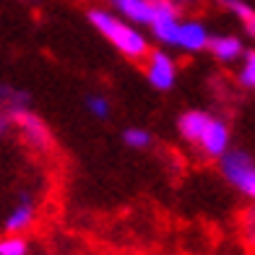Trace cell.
Here are the masks:
<instances>
[{
	"label": "cell",
	"mask_w": 255,
	"mask_h": 255,
	"mask_svg": "<svg viewBox=\"0 0 255 255\" xmlns=\"http://www.w3.org/2000/svg\"><path fill=\"white\" fill-rule=\"evenodd\" d=\"M89 21H91V24H94L125 57H130V60H141V57L148 55V42H146V37H143V34L138 31L133 24H125V21H120L118 16L107 13V10H91Z\"/></svg>",
	"instance_id": "1"
},
{
	"label": "cell",
	"mask_w": 255,
	"mask_h": 255,
	"mask_svg": "<svg viewBox=\"0 0 255 255\" xmlns=\"http://www.w3.org/2000/svg\"><path fill=\"white\" fill-rule=\"evenodd\" d=\"M222 172L224 177L240 188L245 195H255V167H253V156L248 151H227L222 154Z\"/></svg>",
	"instance_id": "2"
},
{
	"label": "cell",
	"mask_w": 255,
	"mask_h": 255,
	"mask_svg": "<svg viewBox=\"0 0 255 255\" xmlns=\"http://www.w3.org/2000/svg\"><path fill=\"white\" fill-rule=\"evenodd\" d=\"M146 76L148 81H151L154 89H169L172 84H175V60L167 55V52H151L148 55V68H146Z\"/></svg>",
	"instance_id": "3"
},
{
	"label": "cell",
	"mask_w": 255,
	"mask_h": 255,
	"mask_svg": "<svg viewBox=\"0 0 255 255\" xmlns=\"http://www.w3.org/2000/svg\"><path fill=\"white\" fill-rule=\"evenodd\" d=\"M8 118H13V120L21 125V130H24L26 141H29L34 148H47V146H50V133H47V128H44V123H42L39 118H34L31 112H24V110L13 107Z\"/></svg>",
	"instance_id": "4"
},
{
	"label": "cell",
	"mask_w": 255,
	"mask_h": 255,
	"mask_svg": "<svg viewBox=\"0 0 255 255\" xmlns=\"http://www.w3.org/2000/svg\"><path fill=\"white\" fill-rule=\"evenodd\" d=\"M198 143L203 148V154L208 156H222L229 148V128L222 120H208V125L203 128V133L198 138Z\"/></svg>",
	"instance_id": "5"
},
{
	"label": "cell",
	"mask_w": 255,
	"mask_h": 255,
	"mask_svg": "<svg viewBox=\"0 0 255 255\" xmlns=\"http://www.w3.org/2000/svg\"><path fill=\"white\" fill-rule=\"evenodd\" d=\"M177 47L188 50V52H201L206 50L208 44V31L201 21H182L177 26V39H175Z\"/></svg>",
	"instance_id": "6"
},
{
	"label": "cell",
	"mask_w": 255,
	"mask_h": 255,
	"mask_svg": "<svg viewBox=\"0 0 255 255\" xmlns=\"http://www.w3.org/2000/svg\"><path fill=\"white\" fill-rule=\"evenodd\" d=\"M120 16L133 24H148L151 21V0H112Z\"/></svg>",
	"instance_id": "7"
},
{
	"label": "cell",
	"mask_w": 255,
	"mask_h": 255,
	"mask_svg": "<svg viewBox=\"0 0 255 255\" xmlns=\"http://www.w3.org/2000/svg\"><path fill=\"white\" fill-rule=\"evenodd\" d=\"M206 47H211V52L219 57L222 63H235L237 57L245 55V50H242V42L237 37H208V44Z\"/></svg>",
	"instance_id": "8"
},
{
	"label": "cell",
	"mask_w": 255,
	"mask_h": 255,
	"mask_svg": "<svg viewBox=\"0 0 255 255\" xmlns=\"http://www.w3.org/2000/svg\"><path fill=\"white\" fill-rule=\"evenodd\" d=\"M208 115L206 112H198V110H193V112H185L182 118H180V133L188 138V141H198L201 133H203V128L208 125Z\"/></svg>",
	"instance_id": "9"
},
{
	"label": "cell",
	"mask_w": 255,
	"mask_h": 255,
	"mask_svg": "<svg viewBox=\"0 0 255 255\" xmlns=\"http://www.w3.org/2000/svg\"><path fill=\"white\" fill-rule=\"evenodd\" d=\"M31 219H34V208L29 203H21L13 214L8 216V222H5V229L10 232V235H18L21 229H26L31 224Z\"/></svg>",
	"instance_id": "10"
},
{
	"label": "cell",
	"mask_w": 255,
	"mask_h": 255,
	"mask_svg": "<svg viewBox=\"0 0 255 255\" xmlns=\"http://www.w3.org/2000/svg\"><path fill=\"white\" fill-rule=\"evenodd\" d=\"M148 26L154 29V37H156L159 42L175 44V39H177V26H180V18H159V21H151Z\"/></svg>",
	"instance_id": "11"
},
{
	"label": "cell",
	"mask_w": 255,
	"mask_h": 255,
	"mask_svg": "<svg viewBox=\"0 0 255 255\" xmlns=\"http://www.w3.org/2000/svg\"><path fill=\"white\" fill-rule=\"evenodd\" d=\"M222 3H224L227 8H232L242 21H245V29H248L250 34L255 31V13H253V8H250L248 3H242V0H222Z\"/></svg>",
	"instance_id": "12"
},
{
	"label": "cell",
	"mask_w": 255,
	"mask_h": 255,
	"mask_svg": "<svg viewBox=\"0 0 255 255\" xmlns=\"http://www.w3.org/2000/svg\"><path fill=\"white\" fill-rule=\"evenodd\" d=\"M0 255H26V242L16 235L0 240Z\"/></svg>",
	"instance_id": "13"
},
{
	"label": "cell",
	"mask_w": 255,
	"mask_h": 255,
	"mask_svg": "<svg viewBox=\"0 0 255 255\" xmlns=\"http://www.w3.org/2000/svg\"><path fill=\"white\" fill-rule=\"evenodd\" d=\"M240 84L245 89L255 86V52L253 50L245 55V65H242V71H240Z\"/></svg>",
	"instance_id": "14"
},
{
	"label": "cell",
	"mask_w": 255,
	"mask_h": 255,
	"mask_svg": "<svg viewBox=\"0 0 255 255\" xmlns=\"http://www.w3.org/2000/svg\"><path fill=\"white\" fill-rule=\"evenodd\" d=\"M125 143L133 148H146L151 143V135L146 130H141V128H130V130H125Z\"/></svg>",
	"instance_id": "15"
},
{
	"label": "cell",
	"mask_w": 255,
	"mask_h": 255,
	"mask_svg": "<svg viewBox=\"0 0 255 255\" xmlns=\"http://www.w3.org/2000/svg\"><path fill=\"white\" fill-rule=\"evenodd\" d=\"M89 110H91V115H97V118H107L110 104H107V99H102V97H91L89 99Z\"/></svg>",
	"instance_id": "16"
},
{
	"label": "cell",
	"mask_w": 255,
	"mask_h": 255,
	"mask_svg": "<svg viewBox=\"0 0 255 255\" xmlns=\"http://www.w3.org/2000/svg\"><path fill=\"white\" fill-rule=\"evenodd\" d=\"M5 128H8V118H5V115H3V118H0V133H3Z\"/></svg>",
	"instance_id": "17"
}]
</instances>
